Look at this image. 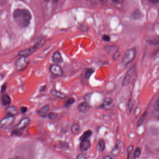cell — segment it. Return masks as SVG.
<instances>
[{"mask_svg":"<svg viewBox=\"0 0 159 159\" xmlns=\"http://www.w3.org/2000/svg\"><path fill=\"white\" fill-rule=\"evenodd\" d=\"M13 18L18 26L21 28H25L30 24L32 16L27 9L17 8L13 12Z\"/></svg>","mask_w":159,"mask_h":159,"instance_id":"obj_1","label":"cell"},{"mask_svg":"<svg viewBox=\"0 0 159 159\" xmlns=\"http://www.w3.org/2000/svg\"><path fill=\"white\" fill-rule=\"evenodd\" d=\"M45 43V40L44 39H42L33 46L20 51L18 53V56L20 57H28L33 54L38 49L43 47V46H44V44Z\"/></svg>","mask_w":159,"mask_h":159,"instance_id":"obj_2","label":"cell"},{"mask_svg":"<svg viewBox=\"0 0 159 159\" xmlns=\"http://www.w3.org/2000/svg\"><path fill=\"white\" fill-rule=\"evenodd\" d=\"M137 54L136 49L134 48H129L126 50L123 58H122L121 64L124 67H126L128 65L131 63L135 59Z\"/></svg>","mask_w":159,"mask_h":159,"instance_id":"obj_3","label":"cell"},{"mask_svg":"<svg viewBox=\"0 0 159 159\" xmlns=\"http://www.w3.org/2000/svg\"><path fill=\"white\" fill-rule=\"evenodd\" d=\"M137 75V70H136L135 65H133L131 67L130 69L128 71L125 77L122 82V85L124 86L129 85L131 82L133 81L135 79Z\"/></svg>","mask_w":159,"mask_h":159,"instance_id":"obj_4","label":"cell"},{"mask_svg":"<svg viewBox=\"0 0 159 159\" xmlns=\"http://www.w3.org/2000/svg\"><path fill=\"white\" fill-rule=\"evenodd\" d=\"M30 63V60L27 57L18 58L15 62V69L17 71L21 72L26 70Z\"/></svg>","mask_w":159,"mask_h":159,"instance_id":"obj_5","label":"cell"},{"mask_svg":"<svg viewBox=\"0 0 159 159\" xmlns=\"http://www.w3.org/2000/svg\"><path fill=\"white\" fill-rule=\"evenodd\" d=\"M15 116H6L1 120L0 127L1 129H7L9 128L15 121Z\"/></svg>","mask_w":159,"mask_h":159,"instance_id":"obj_6","label":"cell"},{"mask_svg":"<svg viewBox=\"0 0 159 159\" xmlns=\"http://www.w3.org/2000/svg\"><path fill=\"white\" fill-rule=\"evenodd\" d=\"M49 71L50 73L57 76H62L63 75V71L62 68L58 64H51L49 66Z\"/></svg>","mask_w":159,"mask_h":159,"instance_id":"obj_7","label":"cell"},{"mask_svg":"<svg viewBox=\"0 0 159 159\" xmlns=\"http://www.w3.org/2000/svg\"><path fill=\"white\" fill-rule=\"evenodd\" d=\"M31 120L30 118L25 117L21 119L20 122L14 127V130H21L27 128L30 123Z\"/></svg>","mask_w":159,"mask_h":159,"instance_id":"obj_8","label":"cell"},{"mask_svg":"<svg viewBox=\"0 0 159 159\" xmlns=\"http://www.w3.org/2000/svg\"><path fill=\"white\" fill-rule=\"evenodd\" d=\"M18 113L17 108L15 106H8L5 109L6 116H15Z\"/></svg>","mask_w":159,"mask_h":159,"instance_id":"obj_9","label":"cell"},{"mask_svg":"<svg viewBox=\"0 0 159 159\" xmlns=\"http://www.w3.org/2000/svg\"><path fill=\"white\" fill-rule=\"evenodd\" d=\"M77 108L79 112L83 114H86L89 111L90 106L88 102L85 101L79 104L77 106Z\"/></svg>","mask_w":159,"mask_h":159,"instance_id":"obj_10","label":"cell"},{"mask_svg":"<svg viewBox=\"0 0 159 159\" xmlns=\"http://www.w3.org/2000/svg\"><path fill=\"white\" fill-rule=\"evenodd\" d=\"M49 110V105H45L41 107L39 110H37V114L42 117H46L47 116H48Z\"/></svg>","mask_w":159,"mask_h":159,"instance_id":"obj_11","label":"cell"},{"mask_svg":"<svg viewBox=\"0 0 159 159\" xmlns=\"http://www.w3.org/2000/svg\"><path fill=\"white\" fill-rule=\"evenodd\" d=\"M153 111L154 114L159 119V93L156 96L153 102Z\"/></svg>","mask_w":159,"mask_h":159,"instance_id":"obj_12","label":"cell"},{"mask_svg":"<svg viewBox=\"0 0 159 159\" xmlns=\"http://www.w3.org/2000/svg\"><path fill=\"white\" fill-rule=\"evenodd\" d=\"M50 93L54 97L58 98V99L63 100V99H65L67 98V95L66 94L61 92L58 91L55 89H52L51 90Z\"/></svg>","mask_w":159,"mask_h":159,"instance_id":"obj_13","label":"cell"},{"mask_svg":"<svg viewBox=\"0 0 159 159\" xmlns=\"http://www.w3.org/2000/svg\"><path fill=\"white\" fill-rule=\"evenodd\" d=\"M52 61L55 63H60L63 61L62 56L59 51H56L54 52L52 56Z\"/></svg>","mask_w":159,"mask_h":159,"instance_id":"obj_14","label":"cell"},{"mask_svg":"<svg viewBox=\"0 0 159 159\" xmlns=\"http://www.w3.org/2000/svg\"><path fill=\"white\" fill-rule=\"evenodd\" d=\"M91 147V143L88 140H84L81 141V143L79 146L80 151L82 152H86Z\"/></svg>","mask_w":159,"mask_h":159,"instance_id":"obj_15","label":"cell"},{"mask_svg":"<svg viewBox=\"0 0 159 159\" xmlns=\"http://www.w3.org/2000/svg\"><path fill=\"white\" fill-rule=\"evenodd\" d=\"M11 99L10 96L7 93H3L2 96V104L4 106H10L11 103Z\"/></svg>","mask_w":159,"mask_h":159,"instance_id":"obj_16","label":"cell"},{"mask_svg":"<svg viewBox=\"0 0 159 159\" xmlns=\"http://www.w3.org/2000/svg\"><path fill=\"white\" fill-rule=\"evenodd\" d=\"M80 126L78 123H74L71 127V131L74 135H76L80 132Z\"/></svg>","mask_w":159,"mask_h":159,"instance_id":"obj_17","label":"cell"},{"mask_svg":"<svg viewBox=\"0 0 159 159\" xmlns=\"http://www.w3.org/2000/svg\"><path fill=\"white\" fill-rule=\"evenodd\" d=\"M105 142L103 139L99 140L97 143V149L100 152H102L105 149Z\"/></svg>","mask_w":159,"mask_h":159,"instance_id":"obj_18","label":"cell"},{"mask_svg":"<svg viewBox=\"0 0 159 159\" xmlns=\"http://www.w3.org/2000/svg\"><path fill=\"white\" fill-rule=\"evenodd\" d=\"M92 134V131L91 130H88L85 131V132L83 133V134L80 136L79 140H80V141L88 140V139L91 136Z\"/></svg>","mask_w":159,"mask_h":159,"instance_id":"obj_19","label":"cell"},{"mask_svg":"<svg viewBox=\"0 0 159 159\" xmlns=\"http://www.w3.org/2000/svg\"><path fill=\"white\" fill-rule=\"evenodd\" d=\"M94 72H95V69L94 68H87L85 73V76L86 79H89L92 74L94 73Z\"/></svg>","mask_w":159,"mask_h":159,"instance_id":"obj_20","label":"cell"},{"mask_svg":"<svg viewBox=\"0 0 159 159\" xmlns=\"http://www.w3.org/2000/svg\"><path fill=\"white\" fill-rule=\"evenodd\" d=\"M75 102V99L73 97H70L66 100L65 102L64 103V107H69L72 106L74 103Z\"/></svg>","mask_w":159,"mask_h":159,"instance_id":"obj_21","label":"cell"},{"mask_svg":"<svg viewBox=\"0 0 159 159\" xmlns=\"http://www.w3.org/2000/svg\"><path fill=\"white\" fill-rule=\"evenodd\" d=\"M120 150V146H119V142L117 143L115 145V147L113 148L112 151V154L115 157H116L119 152Z\"/></svg>","mask_w":159,"mask_h":159,"instance_id":"obj_22","label":"cell"},{"mask_svg":"<svg viewBox=\"0 0 159 159\" xmlns=\"http://www.w3.org/2000/svg\"><path fill=\"white\" fill-rule=\"evenodd\" d=\"M147 115V113L146 111V112H145L142 115V116L140 117V119H139V120H138V122H137V126H138V127H139V126H141V125H143L144 121L145 120Z\"/></svg>","mask_w":159,"mask_h":159,"instance_id":"obj_23","label":"cell"},{"mask_svg":"<svg viewBox=\"0 0 159 159\" xmlns=\"http://www.w3.org/2000/svg\"><path fill=\"white\" fill-rule=\"evenodd\" d=\"M112 102V99H110V98H106L104 101L102 107H105L109 106V105L111 104Z\"/></svg>","mask_w":159,"mask_h":159,"instance_id":"obj_24","label":"cell"},{"mask_svg":"<svg viewBox=\"0 0 159 159\" xmlns=\"http://www.w3.org/2000/svg\"><path fill=\"white\" fill-rule=\"evenodd\" d=\"M141 148L139 147L137 148H136V149H135V151H134V153H133V157H134L135 158L139 157V156L141 155Z\"/></svg>","mask_w":159,"mask_h":159,"instance_id":"obj_25","label":"cell"},{"mask_svg":"<svg viewBox=\"0 0 159 159\" xmlns=\"http://www.w3.org/2000/svg\"><path fill=\"white\" fill-rule=\"evenodd\" d=\"M120 57V53L118 51H116L114 54H113V59L115 61H117L119 59Z\"/></svg>","mask_w":159,"mask_h":159,"instance_id":"obj_26","label":"cell"},{"mask_svg":"<svg viewBox=\"0 0 159 159\" xmlns=\"http://www.w3.org/2000/svg\"><path fill=\"white\" fill-rule=\"evenodd\" d=\"M48 117L50 119L54 120L57 117V114L55 113H50L49 114Z\"/></svg>","mask_w":159,"mask_h":159,"instance_id":"obj_27","label":"cell"},{"mask_svg":"<svg viewBox=\"0 0 159 159\" xmlns=\"http://www.w3.org/2000/svg\"><path fill=\"white\" fill-rule=\"evenodd\" d=\"M76 159H87V155L84 153H81L77 156Z\"/></svg>","mask_w":159,"mask_h":159,"instance_id":"obj_28","label":"cell"},{"mask_svg":"<svg viewBox=\"0 0 159 159\" xmlns=\"http://www.w3.org/2000/svg\"><path fill=\"white\" fill-rule=\"evenodd\" d=\"M133 146H129V147L128 148V158L130 156L131 154L132 153L133 150Z\"/></svg>","mask_w":159,"mask_h":159,"instance_id":"obj_29","label":"cell"},{"mask_svg":"<svg viewBox=\"0 0 159 159\" xmlns=\"http://www.w3.org/2000/svg\"><path fill=\"white\" fill-rule=\"evenodd\" d=\"M7 88V84L6 83H4L2 85V87H1V94H3L4 93L6 90Z\"/></svg>","mask_w":159,"mask_h":159,"instance_id":"obj_30","label":"cell"},{"mask_svg":"<svg viewBox=\"0 0 159 159\" xmlns=\"http://www.w3.org/2000/svg\"><path fill=\"white\" fill-rule=\"evenodd\" d=\"M102 39L103 41H105V42H108L110 41L111 38H110L109 35H107V34H104L102 36Z\"/></svg>","mask_w":159,"mask_h":159,"instance_id":"obj_31","label":"cell"},{"mask_svg":"<svg viewBox=\"0 0 159 159\" xmlns=\"http://www.w3.org/2000/svg\"><path fill=\"white\" fill-rule=\"evenodd\" d=\"M28 111V108L26 107L22 106L20 108V111L21 114H25Z\"/></svg>","mask_w":159,"mask_h":159,"instance_id":"obj_32","label":"cell"},{"mask_svg":"<svg viewBox=\"0 0 159 159\" xmlns=\"http://www.w3.org/2000/svg\"><path fill=\"white\" fill-rule=\"evenodd\" d=\"M12 134L14 135H17V136H20L21 135V133L20 132L19 130H14L12 133Z\"/></svg>","mask_w":159,"mask_h":159,"instance_id":"obj_33","label":"cell"},{"mask_svg":"<svg viewBox=\"0 0 159 159\" xmlns=\"http://www.w3.org/2000/svg\"><path fill=\"white\" fill-rule=\"evenodd\" d=\"M46 89L47 85H44V86H42V87H41L39 91H40V92H44L45 91Z\"/></svg>","mask_w":159,"mask_h":159,"instance_id":"obj_34","label":"cell"},{"mask_svg":"<svg viewBox=\"0 0 159 159\" xmlns=\"http://www.w3.org/2000/svg\"><path fill=\"white\" fill-rule=\"evenodd\" d=\"M148 1L152 4H157L159 2V0H148Z\"/></svg>","mask_w":159,"mask_h":159,"instance_id":"obj_35","label":"cell"},{"mask_svg":"<svg viewBox=\"0 0 159 159\" xmlns=\"http://www.w3.org/2000/svg\"><path fill=\"white\" fill-rule=\"evenodd\" d=\"M104 159H113L112 158V157H110V156H106L105 157H104Z\"/></svg>","mask_w":159,"mask_h":159,"instance_id":"obj_36","label":"cell"},{"mask_svg":"<svg viewBox=\"0 0 159 159\" xmlns=\"http://www.w3.org/2000/svg\"><path fill=\"white\" fill-rule=\"evenodd\" d=\"M12 159H24L23 158L21 157H16Z\"/></svg>","mask_w":159,"mask_h":159,"instance_id":"obj_37","label":"cell"},{"mask_svg":"<svg viewBox=\"0 0 159 159\" xmlns=\"http://www.w3.org/2000/svg\"><path fill=\"white\" fill-rule=\"evenodd\" d=\"M53 2L55 3H57L58 1V0H53Z\"/></svg>","mask_w":159,"mask_h":159,"instance_id":"obj_38","label":"cell"},{"mask_svg":"<svg viewBox=\"0 0 159 159\" xmlns=\"http://www.w3.org/2000/svg\"><path fill=\"white\" fill-rule=\"evenodd\" d=\"M44 1L45 2H49L50 0H44Z\"/></svg>","mask_w":159,"mask_h":159,"instance_id":"obj_39","label":"cell"},{"mask_svg":"<svg viewBox=\"0 0 159 159\" xmlns=\"http://www.w3.org/2000/svg\"><path fill=\"white\" fill-rule=\"evenodd\" d=\"M112 1H114V2H117L118 0H112Z\"/></svg>","mask_w":159,"mask_h":159,"instance_id":"obj_40","label":"cell"},{"mask_svg":"<svg viewBox=\"0 0 159 159\" xmlns=\"http://www.w3.org/2000/svg\"><path fill=\"white\" fill-rule=\"evenodd\" d=\"M101 1H103L104 0H101Z\"/></svg>","mask_w":159,"mask_h":159,"instance_id":"obj_41","label":"cell"}]
</instances>
